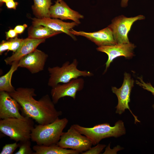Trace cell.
Masks as SVG:
<instances>
[{"label":"cell","instance_id":"1","mask_svg":"<svg viewBox=\"0 0 154 154\" xmlns=\"http://www.w3.org/2000/svg\"><path fill=\"white\" fill-rule=\"evenodd\" d=\"M35 92L33 88L19 87L9 94L19 104L24 116L32 119L38 124L50 123L62 114L61 111L56 109L48 94L38 100L34 98L36 96Z\"/></svg>","mask_w":154,"mask_h":154},{"label":"cell","instance_id":"2","mask_svg":"<svg viewBox=\"0 0 154 154\" xmlns=\"http://www.w3.org/2000/svg\"><path fill=\"white\" fill-rule=\"evenodd\" d=\"M68 122L66 117H58L50 123L36 125L32 131L31 139L38 145L48 146L57 144Z\"/></svg>","mask_w":154,"mask_h":154},{"label":"cell","instance_id":"3","mask_svg":"<svg viewBox=\"0 0 154 154\" xmlns=\"http://www.w3.org/2000/svg\"><path fill=\"white\" fill-rule=\"evenodd\" d=\"M33 120L27 116L1 119L0 131L16 142L30 140L35 126Z\"/></svg>","mask_w":154,"mask_h":154},{"label":"cell","instance_id":"4","mask_svg":"<svg viewBox=\"0 0 154 154\" xmlns=\"http://www.w3.org/2000/svg\"><path fill=\"white\" fill-rule=\"evenodd\" d=\"M73 125L81 133L86 136L93 145L98 144L104 139L117 137L126 133L124 123L120 120L116 123L114 126H111L107 123L97 124L91 127H85L78 124Z\"/></svg>","mask_w":154,"mask_h":154},{"label":"cell","instance_id":"5","mask_svg":"<svg viewBox=\"0 0 154 154\" xmlns=\"http://www.w3.org/2000/svg\"><path fill=\"white\" fill-rule=\"evenodd\" d=\"M78 62L75 59L71 63L66 62L61 67H48V70L50 77L48 86L53 88L60 83H66L80 77H91L93 75L90 72L78 69Z\"/></svg>","mask_w":154,"mask_h":154},{"label":"cell","instance_id":"6","mask_svg":"<svg viewBox=\"0 0 154 154\" xmlns=\"http://www.w3.org/2000/svg\"><path fill=\"white\" fill-rule=\"evenodd\" d=\"M57 144L65 149L76 150L80 153L86 151L92 145L91 141L71 125L66 132H63Z\"/></svg>","mask_w":154,"mask_h":154},{"label":"cell","instance_id":"7","mask_svg":"<svg viewBox=\"0 0 154 154\" xmlns=\"http://www.w3.org/2000/svg\"><path fill=\"white\" fill-rule=\"evenodd\" d=\"M145 19V16L142 15L130 17L121 15L114 18L108 27L112 30L116 44L129 43L128 33L133 23L136 21Z\"/></svg>","mask_w":154,"mask_h":154},{"label":"cell","instance_id":"8","mask_svg":"<svg viewBox=\"0 0 154 154\" xmlns=\"http://www.w3.org/2000/svg\"><path fill=\"white\" fill-rule=\"evenodd\" d=\"M134 81L130 75L126 72L124 74L123 83L121 87L117 88L112 87V92L117 96L118 102L116 108V113L121 114L126 109H128L135 119V123L140 122L137 117L134 114L129 108V103L130 102V96L131 90L134 86Z\"/></svg>","mask_w":154,"mask_h":154},{"label":"cell","instance_id":"9","mask_svg":"<svg viewBox=\"0 0 154 154\" xmlns=\"http://www.w3.org/2000/svg\"><path fill=\"white\" fill-rule=\"evenodd\" d=\"M84 84L83 78H78L66 83L58 84L52 88L50 94L53 102L55 104H57L60 99L66 96L75 100L77 93L83 89Z\"/></svg>","mask_w":154,"mask_h":154},{"label":"cell","instance_id":"10","mask_svg":"<svg viewBox=\"0 0 154 154\" xmlns=\"http://www.w3.org/2000/svg\"><path fill=\"white\" fill-rule=\"evenodd\" d=\"M135 47L134 44L128 43L116 44L113 45L103 46L96 48L97 51L106 53L108 59L106 63L105 72L111 63L116 58L121 56L127 58H131L134 56L133 50Z\"/></svg>","mask_w":154,"mask_h":154},{"label":"cell","instance_id":"11","mask_svg":"<svg viewBox=\"0 0 154 154\" xmlns=\"http://www.w3.org/2000/svg\"><path fill=\"white\" fill-rule=\"evenodd\" d=\"M48 55L37 49L21 58L18 62L19 67L27 69L31 73H37L44 70Z\"/></svg>","mask_w":154,"mask_h":154},{"label":"cell","instance_id":"12","mask_svg":"<svg viewBox=\"0 0 154 154\" xmlns=\"http://www.w3.org/2000/svg\"><path fill=\"white\" fill-rule=\"evenodd\" d=\"M70 33L74 36H82L86 37L94 43L98 47L117 44L114 39L112 31L108 27L93 32L77 31L72 29Z\"/></svg>","mask_w":154,"mask_h":154},{"label":"cell","instance_id":"13","mask_svg":"<svg viewBox=\"0 0 154 154\" xmlns=\"http://www.w3.org/2000/svg\"><path fill=\"white\" fill-rule=\"evenodd\" d=\"M50 17L62 20H70L78 24L84 16L78 12L71 9L63 0H56L49 9Z\"/></svg>","mask_w":154,"mask_h":154},{"label":"cell","instance_id":"14","mask_svg":"<svg viewBox=\"0 0 154 154\" xmlns=\"http://www.w3.org/2000/svg\"><path fill=\"white\" fill-rule=\"evenodd\" d=\"M21 107L19 103L8 93L0 92V118H22L24 116L19 112Z\"/></svg>","mask_w":154,"mask_h":154},{"label":"cell","instance_id":"15","mask_svg":"<svg viewBox=\"0 0 154 154\" xmlns=\"http://www.w3.org/2000/svg\"><path fill=\"white\" fill-rule=\"evenodd\" d=\"M32 20L33 26L41 25L46 26L55 31L64 33L74 40L76 39L75 36L70 33V31L73 28L78 25L75 22H66L58 19H52L50 17L34 18L32 19Z\"/></svg>","mask_w":154,"mask_h":154},{"label":"cell","instance_id":"16","mask_svg":"<svg viewBox=\"0 0 154 154\" xmlns=\"http://www.w3.org/2000/svg\"><path fill=\"white\" fill-rule=\"evenodd\" d=\"M46 39H36L27 38L23 39L18 49L10 56L5 58L4 61L7 65L19 61L21 58L32 52L40 44L45 42Z\"/></svg>","mask_w":154,"mask_h":154},{"label":"cell","instance_id":"17","mask_svg":"<svg viewBox=\"0 0 154 154\" xmlns=\"http://www.w3.org/2000/svg\"><path fill=\"white\" fill-rule=\"evenodd\" d=\"M33 154H78L80 153L73 149L63 148L57 144L49 145H38L33 146Z\"/></svg>","mask_w":154,"mask_h":154},{"label":"cell","instance_id":"18","mask_svg":"<svg viewBox=\"0 0 154 154\" xmlns=\"http://www.w3.org/2000/svg\"><path fill=\"white\" fill-rule=\"evenodd\" d=\"M62 33L46 26L32 25L28 29V38L36 39H46Z\"/></svg>","mask_w":154,"mask_h":154},{"label":"cell","instance_id":"19","mask_svg":"<svg viewBox=\"0 0 154 154\" xmlns=\"http://www.w3.org/2000/svg\"><path fill=\"white\" fill-rule=\"evenodd\" d=\"M31 8L37 18L50 17L49 9L52 5V0H33Z\"/></svg>","mask_w":154,"mask_h":154},{"label":"cell","instance_id":"20","mask_svg":"<svg viewBox=\"0 0 154 154\" xmlns=\"http://www.w3.org/2000/svg\"><path fill=\"white\" fill-rule=\"evenodd\" d=\"M19 61H15L11 64L9 71L0 77V92L4 91L8 93L14 92L15 90L11 83V80L14 72L19 67Z\"/></svg>","mask_w":154,"mask_h":154},{"label":"cell","instance_id":"21","mask_svg":"<svg viewBox=\"0 0 154 154\" xmlns=\"http://www.w3.org/2000/svg\"><path fill=\"white\" fill-rule=\"evenodd\" d=\"M19 149L15 154H33L34 152L31 147L30 139L19 142Z\"/></svg>","mask_w":154,"mask_h":154},{"label":"cell","instance_id":"22","mask_svg":"<svg viewBox=\"0 0 154 154\" xmlns=\"http://www.w3.org/2000/svg\"><path fill=\"white\" fill-rule=\"evenodd\" d=\"M17 142L7 144L4 146L0 154H12L19 146V143Z\"/></svg>","mask_w":154,"mask_h":154},{"label":"cell","instance_id":"23","mask_svg":"<svg viewBox=\"0 0 154 154\" xmlns=\"http://www.w3.org/2000/svg\"><path fill=\"white\" fill-rule=\"evenodd\" d=\"M23 39L18 38L17 37L10 39V48L9 51H13V53L15 52L19 48L21 45Z\"/></svg>","mask_w":154,"mask_h":154},{"label":"cell","instance_id":"24","mask_svg":"<svg viewBox=\"0 0 154 154\" xmlns=\"http://www.w3.org/2000/svg\"><path fill=\"white\" fill-rule=\"evenodd\" d=\"M105 145L98 144L93 147H90L87 151L83 152L82 154H98L100 153L106 147Z\"/></svg>","mask_w":154,"mask_h":154},{"label":"cell","instance_id":"25","mask_svg":"<svg viewBox=\"0 0 154 154\" xmlns=\"http://www.w3.org/2000/svg\"><path fill=\"white\" fill-rule=\"evenodd\" d=\"M138 80L136 81V83L141 86L144 89L151 93L154 96V88L150 83H145L143 80L142 77H139Z\"/></svg>","mask_w":154,"mask_h":154},{"label":"cell","instance_id":"26","mask_svg":"<svg viewBox=\"0 0 154 154\" xmlns=\"http://www.w3.org/2000/svg\"><path fill=\"white\" fill-rule=\"evenodd\" d=\"M10 48V42L8 41L3 40L0 44V54L6 50L9 51Z\"/></svg>","mask_w":154,"mask_h":154},{"label":"cell","instance_id":"27","mask_svg":"<svg viewBox=\"0 0 154 154\" xmlns=\"http://www.w3.org/2000/svg\"><path fill=\"white\" fill-rule=\"evenodd\" d=\"M5 34L6 38L7 40L17 37L18 35L14 29H10L8 31L5 32Z\"/></svg>","mask_w":154,"mask_h":154},{"label":"cell","instance_id":"28","mask_svg":"<svg viewBox=\"0 0 154 154\" xmlns=\"http://www.w3.org/2000/svg\"><path fill=\"white\" fill-rule=\"evenodd\" d=\"M5 3L7 8L14 9H16L19 4L18 2L15 1L14 0L8 1Z\"/></svg>","mask_w":154,"mask_h":154},{"label":"cell","instance_id":"29","mask_svg":"<svg viewBox=\"0 0 154 154\" xmlns=\"http://www.w3.org/2000/svg\"><path fill=\"white\" fill-rule=\"evenodd\" d=\"M27 27V25L25 24L22 25H18L16 26L14 29L17 34H21L24 32Z\"/></svg>","mask_w":154,"mask_h":154},{"label":"cell","instance_id":"30","mask_svg":"<svg viewBox=\"0 0 154 154\" xmlns=\"http://www.w3.org/2000/svg\"><path fill=\"white\" fill-rule=\"evenodd\" d=\"M128 0H121V6L122 7H125L128 5Z\"/></svg>","mask_w":154,"mask_h":154},{"label":"cell","instance_id":"31","mask_svg":"<svg viewBox=\"0 0 154 154\" xmlns=\"http://www.w3.org/2000/svg\"><path fill=\"white\" fill-rule=\"evenodd\" d=\"M11 0H2V3L0 5V6H1L3 4V3H5L8 1H11Z\"/></svg>","mask_w":154,"mask_h":154},{"label":"cell","instance_id":"32","mask_svg":"<svg viewBox=\"0 0 154 154\" xmlns=\"http://www.w3.org/2000/svg\"><path fill=\"white\" fill-rule=\"evenodd\" d=\"M3 0H0V5L1 4Z\"/></svg>","mask_w":154,"mask_h":154},{"label":"cell","instance_id":"33","mask_svg":"<svg viewBox=\"0 0 154 154\" xmlns=\"http://www.w3.org/2000/svg\"><path fill=\"white\" fill-rule=\"evenodd\" d=\"M153 107L154 109V104L153 105Z\"/></svg>","mask_w":154,"mask_h":154}]
</instances>
